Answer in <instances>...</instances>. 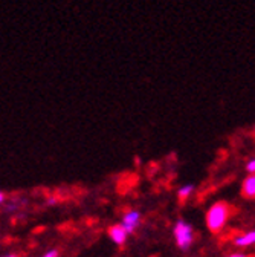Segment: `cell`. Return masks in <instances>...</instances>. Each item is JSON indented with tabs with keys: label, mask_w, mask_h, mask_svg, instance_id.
<instances>
[{
	"label": "cell",
	"mask_w": 255,
	"mask_h": 257,
	"mask_svg": "<svg viewBox=\"0 0 255 257\" xmlns=\"http://www.w3.org/2000/svg\"><path fill=\"white\" fill-rule=\"evenodd\" d=\"M229 207L225 202H216L206 213V226L212 233H219L229 219Z\"/></svg>",
	"instance_id": "1"
},
{
	"label": "cell",
	"mask_w": 255,
	"mask_h": 257,
	"mask_svg": "<svg viewBox=\"0 0 255 257\" xmlns=\"http://www.w3.org/2000/svg\"><path fill=\"white\" fill-rule=\"evenodd\" d=\"M173 233H174L176 244H177V247L180 250L187 251L193 245V242H194V230H193V226L188 222L179 219L176 222L174 228H173Z\"/></svg>",
	"instance_id": "2"
},
{
	"label": "cell",
	"mask_w": 255,
	"mask_h": 257,
	"mask_svg": "<svg viewBox=\"0 0 255 257\" xmlns=\"http://www.w3.org/2000/svg\"><path fill=\"white\" fill-rule=\"evenodd\" d=\"M139 222H141V213L136 211V210H130V211H127L124 214L121 226L124 228L127 234H132L136 230V226L139 225Z\"/></svg>",
	"instance_id": "3"
},
{
	"label": "cell",
	"mask_w": 255,
	"mask_h": 257,
	"mask_svg": "<svg viewBox=\"0 0 255 257\" xmlns=\"http://www.w3.org/2000/svg\"><path fill=\"white\" fill-rule=\"evenodd\" d=\"M109 237L113 240V244H116V245H122L125 244V240L127 237H129V234L125 233V230L119 225H113L109 228Z\"/></svg>",
	"instance_id": "4"
},
{
	"label": "cell",
	"mask_w": 255,
	"mask_h": 257,
	"mask_svg": "<svg viewBox=\"0 0 255 257\" xmlns=\"http://www.w3.org/2000/svg\"><path fill=\"white\" fill-rule=\"evenodd\" d=\"M235 247H240V248H246V247H252L255 244V231H248L245 234H240L235 237L234 240Z\"/></svg>",
	"instance_id": "5"
},
{
	"label": "cell",
	"mask_w": 255,
	"mask_h": 257,
	"mask_svg": "<svg viewBox=\"0 0 255 257\" xmlns=\"http://www.w3.org/2000/svg\"><path fill=\"white\" fill-rule=\"evenodd\" d=\"M243 194L246 197H254L255 196V178H254V175H249L243 181Z\"/></svg>",
	"instance_id": "6"
},
{
	"label": "cell",
	"mask_w": 255,
	"mask_h": 257,
	"mask_svg": "<svg viewBox=\"0 0 255 257\" xmlns=\"http://www.w3.org/2000/svg\"><path fill=\"white\" fill-rule=\"evenodd\" d=\"M193 192H194V185L193 184H187V185H183V187L179 189L177 194H179L180 199H187V197H190L193 194Z\"/></svg>",
	"instance_id": "7"
},
{
	"label": "cell",
	"mask_w": 255,
	"mask_h": 257,
	"mask_svg": "<svg viewBox=\"0 0 255 257\" xmlns=\"http://www.w3.org/2000/svg\"><path fill=\"white\" fill-rule=\"evenodd\" d=\"M246 171H248L249 175H254V171H255V160H251L246 164Z\"/></svg>",
	"instance_id": "8"
},
{
	"label": "cell",
	"mask_w": 255,
	"mask_h": 257,
	"mask_svg": "<svg viewBox=\"0 0 255 257\" xmlns=\"http://www.w3.org/2000/svg\"><path fill=\"white\" fill-rule=\"evenodd\" d=\"M41 257H58V251H57V250H51V251H48L46 254H43Z\"/></svg>",
	"instance_id": "9"
},
{
	"label": "cell",
	"mask_w": 255,
	"mask_h": 257,
	"mask_svg": "<svg viewBox=\"0 0 255 257\" xmlns=\"http://www.w3.org/2000/svg\"><path fill=\"white\" fill-rule=\"evenodd\" d=\"M229 257H249L248 254H243V253H235V254H231Z\"/></svg>",
	"instance_id": "10"
},
{
	"label": "cell",
	"mask_w": 255,
	"mask_h": 257,
	"mask_svg": "<svg viewBox=\"0 0 255 257\" xmlns=\"http://www.w3.org/2000/svg\"><path fill=\"white\" fill-rule=\"evenodd\" d=\"M3 199H5V194H3L2 192H0V204H2V202H3Z\"/></svg>",
	"instance_id": "11"
},
{
	"label": "cell",
	"mask_w": 255,
	"mask_h": 257,
	"mask_svg": "<svg viewBox=\"0 0 255 257\" xmlns=\"http://www.w3.org/2000/svg\"><path fill=\"white\" fill-rule=\"evenodd\" d=\"M3 257H19V256H16V254H8V256H3Z\"/></svg>",
	"instance_id": "12"
}]
</instances>
